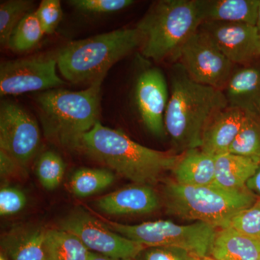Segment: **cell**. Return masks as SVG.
I'll return each instance as SVG.
<instances>
[{
  "instance_id": "cell-14",
  "label": "cell",
  "mask_w": 260,
  "mask_h": 260,
  "mask_svg": "<svg viewBox=\"0 0 260 260\" xmlns=\"http://www.w3.org/2000/svg\"><path fill=\"white\" fill-rule=\"evenodd\" d=\"M160 205V198L153 186L134 184L99 198L95 207L109 215H139L153 213Z\"/></svg>"
},
{
  "instance_id": "cell-7",
  "label": "cell",
  "mask_w": 260,
  "mask_h": 260,
  "mask_svg": "<svg viewBox=\"0 0 260 260\" xmlns=\"http://www.w3.org/2000/svg\"><path fill=\"white\" fill-rule=\"evenodd\" d=\"M104 223L114 232L141 245L181 248L199 258L210 256L217 232L216 228L200 221L180 225L159 220L127 225L104 219Z\"/></svg>"
},
{
  "instance_id": "cell-25",
  "label": "cell",
  "mask_w": 260,
  "mask_h": 260,
  "mask_svg": "<svg viewBox=\"0 0 260 260\" xmlns=\"http://www.w3.org/2000/svg\"><path fill=\"white\" fill-rule=\"evenodd\" d=\"M228 153L260 160V118L246 114Z\"/></svg>"
},
{
  "instance_id": "cell-33",
  "label": "cell",
  "mask_w": 260,
  "mask_h": 260,
  "mask_svg": "<svg viewBox=\"0 0 260 260\" xmlns=\"http://www.w3.org/2000/svg\"><path fill=\"white\" fill-rule=\"evenodd\" d=\"M26 172V169L20 166L4 150L0 149V174L2 178L9 179L18 177Z\"/></svg>"
},
{
  "instance_id": "cell-18",
  "label": "cell",
  "mask_w": 260,
  "mask_h": 260,
  "mask_svg": "<svg viewBox=\"0 0 260 260\" xmlns=\"http://www.w3.org/2000/svg\"><path fill=\"white\" fill-rule=\"evenodd\" d=\"M174 180L189 186H206L215 182V158L200 148L181 154L172 171Z\"/></svg>"
},
{
  "instance_id": "cell-38",
  "label": "cell",
  "mask_w": 260,
  "mask_h": 260,
  "mask_svg": "<svg viewBox=\"0 0 260 260\" xmlns=\"http://www.w3.org/2000/svg\"><path fill=\"white\" fill-rule=\"evenodd\" d=\"M0 260H8L3 253H0Z\"/></svg>"
},
{
  "instance_id": "cell-24",
  "label": "cell",
  "mask_w": 260,
  "mask_h": 260,
  "mask_svg": "<svg viewBox=\"0 0 260 260\" xmlns=\"http://www.w3.org/2000/svg\"><path fill=\"white\" fill-rule=\"evenodd\" d=\"M45 35L36 13H28L19 23L10 37L8 48L14 52L23 53L37 47Z\"/></svg>"
},
{
  "instance_id": "cell-37",
  "label": "cell",
  "mask_w": 260,
  "mask_h": 260,
  "mask_svg": "<svg viewBox=\"0 0 260 260\" xmlns=\"http://www.w3.org/2000/svg\"><path fill=\"white\" fill-rule=\"evenodd\" d=\"M199 260H217L215 258L212 257L211 256H205V257L200 258Z\"/></svg>"
},
{
  "instance_id": "cell-13",
  "label": "cell",
  "mask_w": 260,
  "mask_h": 260,
  "mask_svg": "<svg viewBox=\"0 0 260 260\" xmlns=\"http://www.w3.org/2000/svg\"><path fill=\"white\" fill-rule=\"evenodd\" d=\"M200 29L235 66H244L260 59V37L256 25L246 23L205 21Z\"/></svg>"
},
{
  "instance_id": "cell-35",
  "label": "cell",
  "mask_w": 260,
  "mask_h": 260,
  "mask_svg": "<svg viewBox=\"0 0 260 260\" xmlns=\"http://www.w3.org/2000/svg\"><path fill=\"white\" fill-rule=\"evenodd\" d=\"M88 260H135V259H132V258L122 259V258L110 257V256L102 255V254H97V253L92 252L91 251Z\"/></svg>"
},
{
  "instance_id": "cell-31",
  "label": "cell",
  "mask_w": 260,
  "mask_h": 260,
  "mask_svg": "<svg viewBox=\"0 0 260 260\" xmlns=\"http://www.w3.org/2000/svg\"><path fill=\"white\" fill-rule=\"evenodd\" d=\"M36 13L45 34H54L62 18V10L59 0H43Z\"/></svg>"
},
{
  "instance_id": "cell-17",
  "label": "cell",
  "mask_w": 260,
  "mask_h": 260,
  "mask_svg": "<svg viewBox=\"0 0 260 260\" xmlns=\"http://www.w3.org/2000/svg\"><path fill=\"white\" fill-rule=\"evenodd\" d=\"M46 232L41 225H15L2 236L1 252L8 260H45Z\"/></svg>"
},
{
  "instance_id": "cell-39",
  "label": "cell",
  "mask_w": 260,
  "mask_h": 260,
  "mask_svg": "<svg viewBox=\"0 0 260 260\" xmlns=\"http://www.w3.org/2000/svg\"><path fill=\"white\" fill-rule=\"evenodd\" d=\"M258 260H260V257H259V259H258Z\"/></svg>"
},
{
  "instance_id": "cell-21",
  "label": "cell",
  "mask_w": 260,
  "mask_h": 260,
  "mask_svg": "<svg viewBox=\"0 0 260 260\" xmlns=\"http://www.w3.org/2000/svg\"><path fill=\"white\" fill-rule=\"evenodd\" d=\"M204 22L256 25L260 0H201Z\"/></svg>"
},
{
  "instance_id": "cell-4",
  "label": "cell",
  "mask_w": 260,
  "mask_h": 260,
  "mask_svg": "<svg viewBox=\"0 0 260 260\" xmlns=\"http://www.w3.org/2000/svg\"><path fill=\"white\" fill-rule=\"evenodd\" d=\"M203 22L201 0L154 2L135 26L143 37L142 55L174 64L181 47Z\"/></svg>"
},
{
  "instance_id": "cell-23",
  "label": "cell",
  "mask_w": 260,
  "mask_h": 260,
  "mask_svg": "<svg viewBox=\"0 0 260 260\" xmlns=\"http://www.w3.org/2000/svg\"><path fill=\"white\" fill-rule=\"evenodd\" d=\"M115 179V174L109 169L81 168L70 178L69 189L77 198H88L105 190Z\"/></svg>"
},
{
  "instance_id": "cell-8",
  "label": "cell",
  "mask_w": 260,
  "mask_h": 260,
  "mask_svg": "<svg viewBox=\"0 0 260 260\" xmlns=\"http://www.w3.org/2000/svg\"><path fill=\"white\" fill-rule=\"evenodd\" d=\"M179 63L197 83L223 90L236 66L202 29L184 44L174 63Z\"/></svg>"
},
{
  "instance_id": "cell-26",
  "label": "cell",
  "mask_w": 260,
  "mask_h": 260,
  "mask_svg": "<svg viewBox=\"0 0 260 260\" xmlns=\"http://www.w3.org/2000/svg\"><path fill=\"white\" fill-rule=\"evenodd\" d=\"M34 2L29 0H9L0 5V43L8 47L10 37L25 15L34 11Z\"/></svg>"
},
{
  "instance_id": "cell-34",
  "label": "cell",
  "mask_w": 260,
  "mask_h": 260,
  "mask_svg": "<svg viewBox=\"0 0 260 260\" xmlns=\"http://www.w3.org/2000/svg\"><path fill=\"white\" fill-rule=\"evenodd\" d=\"M246 186L248 190L260 198V164L255 174L246 183Z\"/></svg>"
},
{
  "instance_id": "cell-5",
  "label": "cell",
  "mask_w": 260,
  "mask_h": 260,
  "mask_svg": "<svg viewBox=\"0 0 260 260\" xmlns=\"http://www.w3.org/2000/svg\"><path fill=\"white\" fill-rule=\"evenodd\" d=\"M143 42L136 27L117 29L70 42L56 54L61 76L70 83L89 85L104 78L111 68Z\"/></svg>"
},
{
  "instance_id": "cell-28",
  "label": "cell",
  "mask_w": 260,
  "mask_h": 260,
  "mask_svg": "<svg viewBox=\"0 0 260 260\" xmlns=\"http://www.w3.org/2000/svg\"><path fill=\"white\" fill-rule=\"evenodd\" d=\"M230 226L244 235L260 240V200L235 215Z\"/></svg>"
},
{
  "instance_id": "cell-19",
  "label": "cell",
  "mask_w": 260,
  "mask_h": 260,
  "mask_svg": "<svg viewBox=\"0 0 260 260\" xmlns=\"http://www.w3.org/2000/svg\"><path fill=\"white\" fill-rule=\"evenodd\" d=\"M210 256L217 260H258L260 240L229 226L217 229Z\"/></svg>"
},
{
  "instance_id": "cell-15",
  "label": "cell",
  "mask_w": 260,
  "mask_h": 260,
  "mask_svg": "<svg viewBox=\"0 0 260 260\" xmlns=\"http://www.w3.org/2000/svg\"><path fill=\"white\" fill-rule=\"evenodd\" d=\"M222 91L228 107L260 118V59L250 64L236 66Z\"/></svg>"
},
{
  "instance_id": "cell-20",
  "label": "cell",
  "mask_w": 260,
  "mask_h": 260,
  "mask_svg": "<svg viewBox=\"0 0 260 260\" xmlns=\"http://www.w3.org/2000/svg\"><path fill=\"white\" fill-rule=\"evenodd\" d=\"M215 182L228 190L246 189V183L255 174L260 160L230 153L215 156Z\"/></svg>"
},
{
  "instance_id": "cell-29",
  "label": "cell",
  "mask_w": 260,
  "mask_h": 260,
  "mask_svg": "<svg viewBox=\"0 0 260 260\" xmlns=\"http://www.w3.org/2000/svg\"><path fill=\"white\" fill-rule=\"evenodd\" d=\"M191 252L174 246H145L135 260H199Z\"/></svg>"
},
{
  "instance_id": "cell-22",
  "label": "cell",
  "mask_w": 260,
  "mask_h": 260,
  "mask_svg": "<svg viewBox=\"0 0 260 260\" xmlns=\"http://www.w3.org/2000/svg\"><path fill=\"white\" fill-rule=\"evenodd\" d=\"M44 249L45 260H88L91 253L79 238L60 229H47Z\"/></svg>"
},
{
  "instance_id": "cell-3",
  "label": "cell",
  "mask_w": 260,
  "mask_h": 260,
  "mask_svg": "<svg viewBox=\"0 0 260 260\" xmlns=\"http://www.w3.org/2000/svg\"><path fill=\"white\" fill-rule=\"evenodd\" d=\"M104 79L96 80L80 91L59 88L38 95L36 103L48 140L77 148L82 137L99 121Z\"/></svg>"
},
{
  "instance_id": "cell-10",
  "label": "cell",
  "mask_w": 260,
  "mask_h": 260,
  "mask_svg": "<svg viewBox=\"0 0 260 260\" xmlns=\"http://www.w3.org/2000/svg\"><path fill=\"white\" fill-rule=\"evenodd\" d=\"M59 229L79 238L92 252L110 257L135 259L145 247L114 232L102 220L80 208L61 219Z\"/></svg>"
},
{
  "instance_id": "cell-16",
  "label": "cell",
  "mask_w": 260,
  "mask_h": 260,
  "mask_svg": "<svg viewBox=\"0 0 260 260\" xmlns=\"http://www.w3.org/2000/svg\"><path fill=\"white\" fill-rule=\"evenodd\" d=\"M245 116L240 109L229 107L215 114L205 128L200 149L214 156L228 153Z\"/></svg>"
},
{
  "instance_id": "cell-6",
  "label": "cell",
  "mask_w": 260,
  "mask_h": 260,
  "mask_svg": "<svg viewBox=\"0 0 260 260\" xmlns=\"http://www.w3.org/2000/svg\"><path fill=\"white\" fill-rule=\"evenodd\" d=\"M256 200L247 188L234 191L215 184L183 185L174 179L164 181L162 186V200L168 213L210 224L217 229L230 226L232 218Z\"/></svg>"
},
{
  "instance_id": "cell-30",
  "label": "cell",
  "mask_w": 260,
  "mask_h": 260,
  "mask_svg": "<svg viewBox=\"0 0 260 260\" xmlns=\"http://www.w3.org/2000/svg\"><path fill=\"white\" fill-rule=\"evenodd\" d=\"M133 0H73L70 1L80 11L93 14H106L120 11L134 4Z\"/></svg>"
},
{
  "instance_id": "cell-2",
  "label": "cell",
  "mask_w": 260,
  "mask_h": 260,
  "mask_svg": "<svg viewBox=\"0 0 260 260\" xmlns=\"http://www.w3.org/2000/svg\"><path fill=\"white\" fill-rule=\"evenodd\" d=\"M77 149L135 184L153 186L173 170L181 155L149 148L100 121L82 137Z\"/></svg>"
},
{
  "instance_id": "cell-9",
  "label": "cell",
  "mask_w": 260,
  "mask_h": 260,
  "mask_svg": "<svg viewBox=\"0 0 260 260\" xmlns=\"http://www.w3.org/2000/svg\"><path fill=\"white\" fill-rule=\"evenodd\" d=\"M56 55L32 56L2 61L0 95H17L59 88L66 83L56 72Z\"/></svg>"
},
{
  "instance_id": "cell-32",
  "label": "cell",
  "mask_w": 260,
  "mask_h": 260,
  "mask_svg": "<svg viewBox=\"0 0 260 260\" xmlns=\"http://www.w3.org/2000/svg\"><path fill=\"white\" fill-rule=\"evenodd\" d=\"M27 203V197L21 189L9 185L0 189V215L10 216L20 213Z\"/></svg>"
},
{
  "instance_id": "cell-1",
  "label": "cell",
  "mask_w": 260,
  "mask_h": 260,
  "mask_svg": "<svg viewBox=\"0 0 260 260\" xmlns=\"http://www.w3.org/2000/svg\"><path fill=\"white\" fill-rule=\"evenodd\" d=\"M169 90L164 124L174 153L200 148L208 123L228 107L223 91L191 80L177 62L170 71Z\"/></svg>"
},
{
  "instance_id": "cell-11",
  "label": "cell",
  "mask_w": 260,
  "mask_h": 260,
  "mask_svg": "<svg viewBox=\"0 0 260 260\" xmlns=\"http://www.w3.org/2000/svg\"><path fill=\"white\" fill-rule=\"evenodd\" d=\"M37 119L18 104L3 102L0 107V149L27 169L41 146Z\"/></svg>"
},
{
  "instance_id": "cell-12",
  "label": "cell",
  "mask_w": 260,
  "mask_h": 260,
  "mask_svg": "<svg viewBox=\"0 0 260 260\" xmlns=\"http://www.w3.org/2000/svg\"><path fill=\"white\" fill-rule=\"evenodd\" d=\"M169 88L162 70L148 67L140 72L135 88V101L140 119L154 136H167L164 117L169 100Z\"/></svg>"
},
{
  "instance_id": "cell-36",
  "label": "cell",
  "mask_w": 260,
  "mask_h": 260,
  "mask_svg": "<svg viewBox=\"0 0 260 260\" xmlns=\"http://www.w3.org/2000/svg\"><path fill=\"white\" fill-rule=\"evenodd\" d=\"M256 28H257V29H258V32H259V37H260V5H259V14H258L257 22H256Z\"/></svg>"
},
{
  "instance_id": "cell-27",
  "label": "cell",
  "mask_w": 260,
  "mask_h": 260,
  "mask_svg": "<svg viewBox=\"0 0 260 260\" xmlns=\"http://www.w3.org/2000/svg\"><path fill=\"white\" fill-rule=\"evenodd\" d=\"M65 162L59 154L47 150L41 154L36 164V174L43 188L47 191L56 189L62 181Z\"/></svg>"
}]
</instances>
